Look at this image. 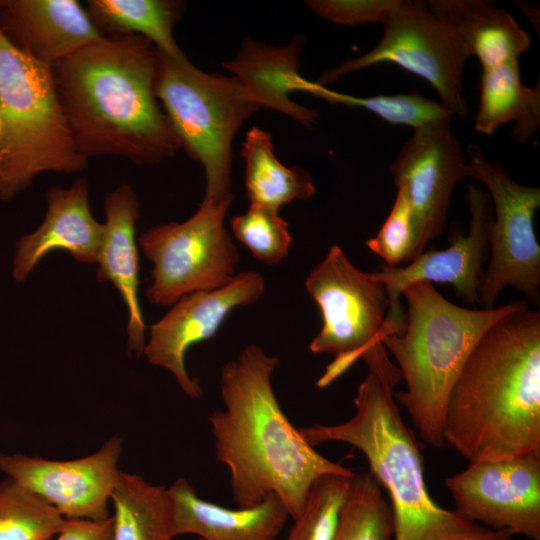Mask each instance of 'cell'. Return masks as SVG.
Listing matches in <instances>:
<instances>
[{"label": "cell", "instance_id": "1", "mask_svg": "<svg viewBox=\"0 0 540 540\" xmlns=\"http://www.w3.org/2000/svg\"><path fill=\"white\" fill-rule=\"evenodd\" d=\"M276 357L251 344L221 369L224 410L210 414L218 460L230 472L237 508L276 495L295 520L314 482L328 474L354 472L318 453L290 423L272 387Z\"/></svg>", "mask_w": 540, "mask_h": 540}, {"label": "cell", "instance_id": "2", "mask_svg": "<svg viewBox=\"0 0 540 540\" xmlns=\"http://www.w3.org/2000/svg\"><path fill=\"white\" fill-rule=\"evenodd\" d=\"M157 49L135 34L105 36L51 66L72 137L85 157L154 165L178 140L155 95Z\"/></svg>", "mask_w": 540, "mask_h": 540}, {"label": "cell", "instance_id": "3", "mask_svg": "<svg viewBox=\"0 0 540 540\" xmlns=\"http://www.w3.org/2000/svg\"><path fill=\"white\" fill-rule=\"evenodd\" d=\"M443 438L469 463L540 452V311L521 301L470 353L444 413Z\"/></svg>", "mask_w": 540, "mask_h": 540}, {"label": "cell", "instance_id": "4", "mask_svg": "<svg viewBox=\"0 0 540 540\" xmlns=\"http://www.w3.org/2000/svg\"><path fill=\"white\" fill-rule=\"evenodd\" d=\"M367 374L354 398L355 414L331 425L299 428L311 446L326 441L347 443L360 450L370 473L390 497L394 540H514L466 520L454 510L438 505L428 492L421 444L403 420L395 401L401 373L381 341L361 356Z\"/></svg>", "mask_w": 540, "mask_h": 540}, {"label": "cell", "instance_id": "5", "mask_svg": "<svg viewBox=\"0 0 540 540\" xmlns=\"http://www.w3.org/2000/svg\"><path fill=\"white\" fill-rule=\"evenodd\" d=\"M402 297L407 304L404 330L381 341L406 386L395 393V401L423 441L443 448L444 413L453 385L486 330L521 301L469 309L447 300L428 282L409 285Z\"/></svg>", "mask_w": 540, "mask_h": 540}, {"label": "cell", "instance_id": "6", "mask_svg": "<svg viewBox=\"0 0 540 540\" xmlns=\"http://www.w3.org/2000/svg\"><path fill=\"white\" fill-rule=\"evenodd\" d=\"M87 166L72 137L50 65L18 48L0 28V199L44 172Z\"/></svg>", "mask_w": 540, "mask_h": 540}, {"label": "cell", "instance_id": "7", "mask_svg": "<svg viewBox=\"0 0 540 540\" xmlns=\"http://www.w3.org/2000/svg\"><path fill=\"white\" fill-rule=\"evenodd\" d=\"M157 53L155 95L180 148L203 167L202 203L220 202L232 195L234 135L260 107L233 76L203 72L184 54Z\"/></svg>", "mask_w": 540, "mask_h": 540}, {"label": "cell", "instance_id": "8", "mask_svg": "<svg viewBox=\"0 0 540 540\" xmlns=\"http://www.w3.org/2000/svg\"><path fill=\"white\" fill-rule=\"evenodd\" d=\"M233 195L220 202L202 203L182 223L149 228L138 238L153 263L152 283L146 290L156 305H172L182 297L211 291L236 275L239 251L225 226Z\"/></svg>", "mask_w": 540, "mask_h": 540}, {"label": "cell", "instance_id": "9", "mask_svg": "<svg viewBox=\"0 0 540 540\" xmlns=\"http://www.w3.org/2000/svg\"><path fill=\"white\" fill-rule=\"evenodd\" d=\"M305 288L322 316V327L309 349L334 356L317 381V386L323 388L349 369L373 343L383 339L388 294L374 272L358 269L338 245H332L310 271Z\"/></svg>", "mask_w": 540, "mask_h": 540}, {"label": "cell", "instance_id": "10", "mask_svg": "<svg viewBox=\"0 0 540 540\" xmlns=\"http://www.w3.org/2000/svg\"><path fill=\"white\" fill-rule=\"evenodd\" d=\"M466 177L484 184L493 207L490 257L479 285V305L494 308L499 294L508 287L538 305L540 246L533 220L540 206V189L517 183L473 145L468 147Z\"/></svg>", "mask_w": 540, "mask_h": 540}, {"label": "cell", "instance_id": "11", "mask_svg": "<svg viewBox=\"0 0 540 540\" xmlns=\"http://www.w3.org/2000/svg\"><path fill=\"white\" fill-rule=\"evenodd\" d=\"M382 25V38L372 50L326 70L318 83L325 86L347 73L390 62L426 80L453 116L465 118L462 74L468 57L427 2L400 0Z\"/></svg>", "mask_w": 540, "mask_h": 540}, {"label": "cell", "instance_id": "12", "mask_svg": "<svg viewBox=\"0 0 540 540\" xmlns=\"http://www.w3.org/2000/svg\"><path fill=\"white\" fill-rule=\"evenodd\" d=\"M445 485L466 520L540 540V452L469 463Z\"/></svg>", "mask_w": 540, "mask_h": 540}, {"label": "cell", "instance_id": "13", "mask_svg": "<svg viewBox=\"0 0 540 540\" xmlns=\"http://www.w3.org/2000/svg\"><path fill=\"white\" fill-rule=\"evenodd\" d=\"M466 200L471 217L467 234H454L446 249L423 252L406 266L383 265L374 272L388 294L386 335L403 331L406 312L401 302L402 292L413 283L449 284L466 303L479 304L478 290L489 251L493 207L489 194L472 183L467 186Z\"/></svg>", "mask_w": 540, "mask_h": 540}, {"label": "cell", "instance_id": "14", "mask_svg": "<svg viewBox=\"0 0 540 540\" xmlns=\"http://www.w3.org/2000/svg\"><path fill=\"white\" fill-rule=\"evenodd\" d=\"M466 162L451 119L414 129L393 160V182L409 202L417 231L416 257L442 233L453 191L467 178Z\"/></svg>", "mask_w": 540, "mask_h": 540}, {"label": "cell", "instance_id": "15", "mask_svg": "<svg viewBox=\"0 0 540 540\" xmlns=\"http://www.w3.org/2000/svg\"><path fill=\"white\" fill-rule=\"evenodd\" d=\"M123 440L113 436L95 453L73 460H49L22 453L0 454V471L29 489L66 519H108L120 470Z\"/></svg>", "mask_w": 540, "mask_h": 540}, {"label": "cell", "instance_id": "16", "mask_svg": "<svg viewBox=\"0 0 540 540\" xmlns=\"http://www.w3.org/2000/svg\"><path fill=\"white\" fill-rule=\"evenodd\" d=\"M264 293V277L250 270L236 274L221 288L182 297L150 327L143 354L150 364L171 372L188 397L199 399L203 390L186 370V351L215 336L230 312L256 302Z\"/></svg>", "mask_w": 540, "mask_h": 540}, {"label": "cell", "instance_id": "17", "mask_svg": "<svg viewBox=\"0 0 540 540\" xmlns=\"http://www.w3.org/2000/svg\"><path fill=\"white\" fill-rule=\"evenodd\" d=\"M0 28L50 66L105 37L76 0H0Z\"/></svg>", "mask_w": 540, "mask_h": 540}, {"label": "cell", "instance_id": "18", "mask_svg": "<svg viewBox=\"0 0 540 540\" xmlns=\"http://www.w3.org/2000/svg\"><path fill=\"white\" fill-rule=\"evenodd\" d=\"M46 199L44 221L17 243L13 278L18 282L25 280L39 261L53 250L68 251L83 263H97L103 224L91 213L86 180L80 178L69 188L52 186Z\"/></svg>", "mask_w": 540, "mask_h": 540}, {"label": "cell", "instance_id": "19", "mask_svg": "<svg viewBox=\"0 0 540 540\" xmlns=\"http://www.w3.org/2000/svg\"><path fill=\"white\" fill-rule=\"evenodd\" d=\"M104 209L106 220L97 259V279L110 281L120 293L128 310V350L139 357L146 345V326L138 299L137 196L129 185L122 184L106 194Z\"/></svg>", "mask_w": 540, "mask_h": 540}, {"label": "cell", "instance_id": "20", "mask_svg": "<svg viewBox=\"0 0 540 540\" xmlns=\"http://www.w3.org/2000/svg\"><path fill=\"white\" fill-rule=\"evenodd\" d=\"M174 531L200 540H275L289 516L280 499L269 495L249 508L229 509L203 500L185 478L170 487Z\"/></svg>", "mask_w": 540, "mask_h": 540}, {"label": "cell", "instance_id": "21", "mask_svg": "<svg viewBox=\"0 0 540 540\" xmlns=\"http://www.w3.org/2000/svg\"><path fill=\"white\" fill-rule=\"evenodd\" d=\"M301 41L286 46H272L246 39L237 56L223 65L261 108L280 112L310 126L317 118L313 109L292 101L290 94L301 92L299 72Z\"/></svg>", "mask_w": 540, "mask_h": 540}, {"label": "cell", "instance_id": "22", "mask_svg": "<svg viewBox=\"0 0 540 540\" xmlns=\"http://www.w3.org/2000/svg\"><path fill=\"white\" fill-rule=\"evenodd\" d=\"M430 11L450 30L467 57L482 69L518 60L531 44L529 35L506 10L483 0H432Z\"/></svg>", "mask_w": 540, "mask_h": 540}, {"label": "cell", "instance_id": "23", "mask_svg": "<svg viewBox=\"0 0 540 540\" xmlns=\"http://www.w3.org/2000/svg\"><path fill=\"white\" fill-rule=\"evenodd\" d=\"M539 88V84L533 88L523 84L518 60L482 69L475 130L491 135L501 125L513 121V140L525 143L540 126Z\"/></svg>", "mask_w": 540, "mask_h": 540}, {"label": "cell", "instance_id": "24", "mask_svg": "<svg viewBox=\"0 0 540 540\" xmlns=\"http://www.w3.org/2000/svg\"><path fill=\"white\" fill-rule=\"evenodd\" d=\"M110 502L114 508L112 540H174L168 488L137 474L120 471Z\"/></svg>", "mask_w": 540, "mask_h": 540}, {"label": "cell", "instance_id": "25", "mask_svg": "<svg viewBox=\"0 0 540 540\" xmlns=\"http://www.w3.org/2000/svg\"><path fill=\"white\" fill-rule=\"evenodd\" d=\"M245 186L250 205L279 211L293 200H306L316 193L310 174L300 167H287L275 156L270 134L252 127L243 142Z\"/></svg>", "mask_w": 540, "mask_h": 540}, {"label": "cell", "instance_id": "26", "mask_svg": "<svg viewBox=\"0 0 540 540\" xmlns=\"http://www.w3.org/2000/svg\"><path fill=\"white\" fill-rule=\"evenodd\" d=\"M87 11L99 31L106 36L135 34L144 37L157 51L178 57L173 28L182 13V4L167 0H89Z\"/></svg>", "mask_w": 540, "mask_h": 540}, {"label": "cell", "instance_id": "27", "mask_svg": "<svg viewBox=\"0 0 540 540\" xmlns=\"http://www.w3.org/2000/svg\"><path fill=\"white\" fill-rule=\"evenodd\" d=\"M333 540H394L391 506L370 471L354 473Z\"/></svg>", "mask_w": 540, "mask_h": 540}, {"label": "cell", "instance_id": "28", "mask_svg": "<svg viewBox=\"0 0 540 540\" xmlns=\"http://www.w3.org/2000/svg\"><path fill=\"white\" fill-rule=\"evenodd\" d=\"M302 92L331 104L359 107L375 114L390 125H405L413 129L439 120L451 119L453 116L440 102L425 98L417 92L358 97L333 91L308 80Z\"/></svg>", "mask_w": 540, "mask_h": 540}, {"label": "cell", "instance_id": "29", "mask_svg": "<svg viewBox=\"0 0 540 540\" xmlns=\"http://www.w3.org/2000/svg\"><path fill=\"white\" fill-rule=\"evenodd\" d=\"M64 520L56 509L13 479L0 481V540H52Z\"/></svg>", "mask_w": 540, "mask_h": 540}, {"label": "cell", "instance_id": "30", "mask_svg": "<svg viewBox=\"0 0 540 540\" xmlns=\"http://www.w3.org/2000/svg\"><path fill=\"white\" fill-rule=\"evenodd\" d=\"M352 477L328 474L318 478L286 540H333Z\"/></svg>", "mask_w": 540, "mask_h": 540}, {"label": "cell", "instance_id": "31", "mask_svg": "<svg viewBox=\"0 0 540 540\" xmlns=\"http://www.w3.org/2000/svg\"><path fill=\"white\" fill-rule=\"evenodd\" d=\"M231 230L258 261L274 265L285 259L292 244L288 222L279 211L250 205L231 219Z\"/></svg>", "mask_w": 540, "mask_h": 540}, {"label": "cell", "instance_id": "32", "mask_svg": "<svg viewBox=\"0 0 540 540\" xmlns=\"http://www.w3.org/2000/svg\"><path fill=\"white\" fill-rule=\"evenodd\" d=\"M417 231L409 202L397 189L394 204L378 233L366 243L387 266L411 262L417 255Z\"/></svg>", "mask_w": 540, "mask_h": 540}, {"label": "cell", "instance_id": "33", "mask_svg": "<svg viewBox=\"0 0 540 540\" xmlns=\"http://www.w3.org/2000/svg\"><path fill=\"white\" fill-rule=\"evenodd\" d=\"M400 0H312L307 6L318 16L342 25L383 24Z\"/></svg>", "mask_w": 540, "mask_h": 540}, {"label": "cell", "instance_id": "34", "mask_svg": "<svg viewBox=\"0 0 540 540\" xmlns=\"http://www.w3.org/2000/svg\"><path fill=\"white\" fill-rule=\"evenodd\" d=\"M112 517L103 521L66 519L55 540H112Z\"/></svg>", "mask_w": 540, "mask_h": 540}, {"label": "cell", "instance_id": "35", "mask_svg": "<svg viewBox=\"0 0 540 540\" xmlns=\"http://www.w3.org/2000/svg\"><path fill=\"white\" fill-rule=\"evenodd\" d=\"M200 540V539H199Z\"/></svg>", "mask_w": 540, "mask_h": 540}]
</instances>
